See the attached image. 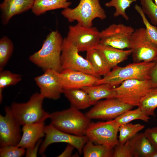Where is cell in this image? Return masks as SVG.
I'll list each match as a JSON object with an SVG mask.
<instances>
[{"mask_svg": "<svg viewBox=\"0 0 157 157\" xmlns=\"http://www.w3.org/2000/svg\"><path fill=\"white\" fill-rule=\"evenodd\" d=\"M63 39L58 30L51 31L44 40L41 48L31 55L29 60L44 71L51 69L60 72Z\"/></svg>", "mask_w": 157, "mask_h": 157, "instance_id": "6da1fadb", "label": "cell"}, {"mask_svg": "<svg viewBox=\"0 0 157 157\" xmlns=\"http://www.w3.org/2000/svg\"><path fill=\"white\" fill-rule=\"evenodd\" d=\"M49 118L53 127L63 132L76 135H85L91 119L79 110L70 107L50 114Z\"/></svg>", "mask_w": 157, "mask_h": 157, "instance_id": "7a4b0ae2", "label": "cell"}, {"mask_svg": "<svg viewBox=\"0 0 157 157\" xmlns=\"http://www.w3.org/2000/svg\"><path fill=\"white\" fill-rule=\"evenodd\" d=\"M154 64V62H133L123 67L116 66L95 85L108 83L115 87L128 79H150V72Z\"/></svg>", "mask_w": 157, "mask_h": 157, "instance_id": "3957f363", "label": "cell"}, {"mask_svg": "<svg viewBox=\"0 0 157 157\" xmlns=\"http://www.w3.org/2000/svg\"><path fill=\"white\" fill-rule=\"evenodd\" d=\"M45 98L40 93L36 92L25 103L14 102L10 107L15 118L20 125L44 122L49 118L50 114L42 107Z\"/></svg>", "mask_w": 157, "mask_h": 157, "instance_id": "277c9868", "label": "cell"}, {"mask_svg": "<svg viewBox=\"0 0 157 157\" xmlns=\"http://www.w3.org/2000/svg\"><path fill=\"white\" fill-rule=\"evenodd\" d=\"M61 14L69 22L76 21L77 23L88 27L92 26L94 19L104 20L107 17L99 0H80L76 7L64 9Z\"/></svg>", "mask_w": 157, "mask_h": 157, "instance_id": "5b68a950", "label": "cell"}, {"mask_svg": "<svg viewBox=\"0 0 157 157\" xmlns=\"http://www.w3.org/2000/svg\"><path fill=\"white\" fill-rule=\"evenodd\" d=\"M119 128L114 119L106 122H91L85 135L94 144L113 149L119 143L117 138Z\"/></svg>", "mask_w": 157, "mask_h": 157, "instance_id": "8992f818", "label": "cell"}, {"mask_svg": "<svg viewBox=\"0 0 157 157\" xmlns=\"http://www.w3.org/2000/svg\"><path fill=\"white\" fill-rule=\"evenodd\" d=\"M65 38L79 52L87 51L96 49L100 44V32L93 26L88 27L77 23L69 26Z\"/></svg>", "mask_w": 157, "mask_h": 157, "instance_id": "52a82bcc", "label": "cell"}, {"mask_svg": "<svg viewBox=\"0 0 157 157\" xmlns=\"http://www.w3.org/2000/svg\"><path fill=\"white\" fill-rule=\"evenodd\" d=\"M152 88L150 79L127 80L115 87V98L127 104L138 106L141 99Z\"/></svg>", "mask_w": 157, "mask_h": 157, "instance_id": "ba28073f", "label": "cell"}, {"mask_svg": "<svg viewBox=\"0 0 157 157\" xmlns=\"http://www.w3.org/2000/svg\"><path fill=\"white\" fill-rule=\"evenodd\" d=\"M130 49L134 62H153L157 54V47L148 38L145 28L135 30L131 39Z\"/></svg>", "mask_w": 157, "mask_h": 157, "instance_id": "9c48e42d", "label": "cell"}, {"mask_svg": "<svg viewBox=\"0 0 157 157\" xmlns=\"http://www.w3.org/2000/svg\"><path fill=\"white\" fill-rule=\"evenodd\" d=\"M79 52L77 48L65 38L63 39L60 58L62 70L72 69L91 74L101 78L88 60L80 55Z\"/></svg>", "mask_w": 157, "mask_h": 157, "instance_id": "30bf717a", "label": "cell"}, {"mask_svg": "<svg viewBox=\"0 0 157 157\" xmlns=\"http://www.w3.org/2000/svg\"><path fill=\"white\" fill-rule=\"evenodd\" d=\"M135 29L122 24H113L100 32V44L120 49H130Z\"/></svg>", "mask_w": 157, "mask_h": 157, "instance_id": "8fae6325", "label": "cell"}, {"mask_svg": "<svg viewBox=\"0 0 157 157\" xmlns=\"http://www.w3.org/2000/svg\"><path fill=\"white\" fill-rule=\"evenodd\" d=\"M134 107L116 98L106 99L98 101L85 115L91 119L110 120Z\"/></svg>", "mask_w": 157, "mask_h": 157, "instance_id": "7c38bea8", "label": "cell"}, {"mask_svg": "<svg viewBox=\"0 0 157 157\" xmlns=\"http://www.w3.org/2000/svg\"><path fill=\"white\" fill-rule=\"evenodd\" d=\"M44 131L45 138L39 150L40 154L44 152L49 145L58 142L66 143L72 145L81 154L83 148L88 140L85 135L77 136L63 132L56 129L50 124L45 126Z\"/></svg>", "mask_w": 157, "mask_h": 157, "instance_id": "4fadbf2b", "label": "cell"}, {"mask_svg": "<svg viewBox=\"0 0 157 157\" xmlns=\"http://www.w3.org/2000/svg\"><path fill=\"white\" fill-rule=\"evenodd\" d=\"M5 114L0 115V147L17 146L21 138V126L14 117L10 107H5Z\"/></svg>", "mask_w": 157, "mask_h": 157, "instance_id": "5bb4252c", "label": "cell"}, {"mask_svg": "<svg viewBox=\"0 0 157 157\" xmlns=\"http://www.w3.org/2000/svg\"><path fill=\"white\" fill-rule=\"evenodd\" d=\"M34 80L39 88L40 93L44 98L54 100L59 99L63 90L60 72L51 69L44 71Z\"/></svg>", "mask_w": 157, "mask_h": 157, "instance_id": "9a60e30c", "label": "cell"}, {"mask_svg": "<svg viewBox=\"0 0 157 157\" xmlns=\"http://www.w3.org/2000/svg\"><path fill=\"white\" fill-rule=\"evenodd\" d=\"M60 74L63 90L92 86L100 79L91 74L69 69L62 70Z\"/></svg>", "mask_w": 157, "mask_h": 157, "instance_id": "2e32d148", "label": "cell"}, {"mask_svg": "<svg viewBox=\"0 0 157 157\" xmlns=\"http://www.w3.org/2000/svg\"><path fill=\"white\" fill-rule=\"evenodd\" d=\"M34 0H4L0 5L1 19L3 25L7 24L14 16L30 9Z\"/></svg>", "mask_w": 157, "mask_h": 157, "instance_id": "e0dca14e", "label": "cell"}, {"mask_svg": "<svg viewBox=\"0 0 157 157\" xmlns=\"http://www.w3.org/2000/svg\"><path fill=\"white\" fill-rule=\"evenodd\" d=\"M44 122L25 125L22 129L23 134L17 147L24 149L34 147L39 140L45 136Z\"/></svg>", "mask_w": 157, "mask_h": 157, "instance_id": "ac0fdd59", "label": "cell"}, {"mask_svg": "<svg viewBox=\"0 0 157 157\" xmlns=\"http://www.w3.org/2000/svg\"><path fill=\"white\" fill-rule=\"evenodd\" d=\"M96 49L102 54L111 69L127 59L132 53L131 49H120L100 44Z\"/></svg>", "mask_w": 157, "mask_h": 157, "instance_id": "d6986e66", "label": "cell"}, {"mask_svg": "<svg viewBox=\"0 0 157 157\" xmlns=\"http://www.w3.org/2000/svg\"><path fill=\"white\" fill-rule=\"evenodd\" d=\"M88 94L92 105L99 100L115 98V87L108 83H104L82 88Z\"/></svg>", "mask_w": 157, "mask_h": 157, "instance_id": "ffe728a7", "label": "cell"}, {"mask_svg": "<svg viewBox=\"0 0 157 157\" xmlns=\"http://www.w3.org/2000/svg\"><path fill=\"white\" fill-rule=\"evenodd\" d=\"M63 93L69 101L71 107L80 110L92 105L88 94L82 88L64 89Z\"/></svg>", "mask_w": 157, "mask_h": 157, "instance_id": "44dd1931", "label": "cell"}, {"mask_svg": "<svg viewBox=\"0 0 157 157\" xmlns=\"http://www.w3.org/2000/svg\"><path fill=\"white\" fill-rule=\"evenodd\" d=\"M132 145L135 157H150L155 150L144 133H138L130 139Z\"/></svg>", "mask_w": 157, "mask_h": 157, "instance_id": "7402d4cb", "label": "cell"}, {"mask_svg": "<svg viewBox=\"0 0 157 157\" xmlns=\"http://www.w3.org/2000/svg\"><path fill=\"white\" fill-rule=\"evenodd\" d=\"M69 0H34L31 9L36 16H40L47 12L69 7L71 4Z\"/></svg>", "mask_w": 157, "mask_h": 157, "instance_id": "603a6c76", "label": "cell"}, {"mask_svg": "<svg viewBox=\"0 0 157 157\" xmlns=\"http://www.w3.org/2000/svg\"><path fill=\"white\" fill-rule=\"evenodd\" d=\"M86 52V58L99 76H104L110 71L111 68L97 49H92Z\"/></svg>", "mask_w": 157, "mask_h": 157, "instance_id": "cb8c5ba5", "label": "cell"}, {"mask_svg": "<svg viewBox=\"0 0 157 157\" xmlns=\"http://www.w3.org/2000/svg\"><path fill=\"white\" fill-rule=\"evenodd\" d=\"M138 107L146 115L155 117L157 108V87L151 88L140 100Z\"/></svg>", "mask_w": 157, "mask_h": 157, "instance_id": "d4e9b609", "label": "cell"}, {"mask_svg": "<svg viewBox=\"0 0 157 157\" xmlns=\"http://www.w3.org/2000/svg\"><path fill=\"white\" fill-rule=\"evenodd\" d=\"M84 157H113V149L103 145L94 144L88 140L82 150Z\"/></svg>", "mask_w": 157, "mask_h": 157, "instance_id": "484cf974", "label": "cell"}, {"mask_svg": "<svg viewBox=\"0 0 157 157\" xmlns=\"http://www.w3.org/2000/svg\"><path fill=\"white\" fill-rule=\"evenodd\" d=\"M150 119L149 116L145 115L140 108L138 107L134 110L126 111L114 119L117 126L119 127L135 120H140L147 122Z\"/></svg>", "mask_w": 157, "mask_h": 157, "instance_id": "4316f807", "label": "cell"}, {"mask_svg": "<svg viewBox=\"0 0 157 157\" xmlns=\"http://www.w3.org/2000/svg\"><path fill=\"white\" fill-rule=\"evenodd\" d=\"M145 126L140 124H133L130 123L119 127V143L123 144L134 137L140 131L143 129Z\"/></svg>", "mask_w": 157, "mask_h": 157, "instance_id": "83f0119b", "label": "cell"}, {"mask_svg": "<svg viewBox=\"0 0 157 157\" xmlns=\"http://www.w3.org/2000/svg\"><path fill=\"white\" fill-rule=\"evenodd\" d=\"M14 46L12 41L7 36L0 40V71L3 70L13 53Z\"/></svg>", "mask_w": 157, "mask_h": 157, "instance_id": "f1b7e54d", "label": "cell"}, {"mask_svg": "<svg viewBox=\"0 0 157 157\" xmlns=\"http://www.w3.org/2000/svg\"><path fill=\"white\" fill-rule=\"evenodd\" d=\"M21 75L12 73L8 70L0 71V102L2 100V91L7 87L15 85L22 79Z\"/></svg>", "mask_w": 157, "mask_h": 157, "instance_id": "f546056e", "label": "cell"}, {"mask_svg": "<svg viewBox=\"0 0 157 157\" xmlns=\"http://www.w3.org/2000/svg\"><path fill=\"white\" fill-rule=\"evenodd\" d=\"M138 0H110L105 4V6L107 7H114L115 10L113 14L115 17L122 16L125 20L129 19L128 16L126 14V9L130 7L131 4Z\"/></svg>", "mask_w": 157, "mask_h": 157, "instance_id": "4dcf8cb0", "label": "cell"}, {"mask_svg": "<svg viewBox=\"0 0 157 157\" xmlns=\"http://www.w3.org/2000/svg\"><path fill=\"white\" fill-rule=\"evenodd\" d=\"M135 10L140 14L145 25L147 35L151 42L157 47V28L151 24L146 18L145 14L142 8L138 5H135L134 7Z\"/></svg>", "mask_w": 157, "mask_h": 157, "instance_id": "1f68e13d", "label": "cell"}, {"mask_svg": "<svg viewBox=\"0 0 157 157\" xmlns=\"http://www.w3.org/2000/svg\"><path fill=\"white\" fill-rule=\"evenodd\" d=\"M144 13L149 18L153 25H157V6L153 0H140Z\"/></svg>", "mask_w": 157, "mask_h": 157, "instance_id": "d6a6232c", "label": "cell"}, {"mask_svg": "<svg viewBox=\"0 0 157 157\" xmlns=\"http://www.w3.org/2000/svg\"><path fill=\"white\" fill-rule=\"evenodd\" d=\"M113 157H134L133 148L130 140L123 144L119 143L115 147Z\"/></svg>", "mask_w": 157, "mask_h": 157, "instance_id": "836d02e7", "label": "cell"}, {"mask_svg": "<svg viewBox=\"0 0 157 157\" xmlns=\"http://www.w3.org/2000/svg\"><path fill=\"white\" fill-rule=\"evenodd\" d=\"M26 153L25 149L17 146L9 145L1 147L0 157H21Z\"/></svg>", "mask_w": 157, "mask_h": 157, "instance_id": "e575fe53", "label": "cell"}, {"mask_svg": "<svg viewBox=\"0 0 157 157\" xmlns=\"http://www.w3.org/2000/svg\"><path fill=\"white\" fill-rule=\"evenodd\" d=\"M155 150H157V126L147 129L144 132Z\"/></svg>", "mask_w": 157, "mask_h": 157, "instance_id": "d590c367", "label": "cell"}, {"mask_svg": "<svg viewBox=\"0 0 157 157\" xmlns=\"http://www.w3.org/2000/svg\"><path fill=\"white\" fill-rule=\"evenodd\" d=\"M153 62L154 64L150 74L152 88L157 87V54Z\"/></svg>", "mask_w": 157, "mask_h": 157, "instance_id": "8d00e7d4", "label": "cell"}, {"mask_svg": "<svg viewBox=\"0 0 157 157\" xmlns=\"http://www.w3.org/2000/svg\"><path fill=\"white\" fill-rule=\"evenodd\" d=\"M40 143V140H39L38 141L34 147L32 148L27 149L26 153V156L37 157L38 148Z\"/></svg>", "mask_w": 157, "mask_h": 157, "instance_id": "74e56055", "label": "cell"}, {"mask_svg": "<svg viewBox=\"0 0 157 157\" xmlns=\"http://www.w3.org/2000/svg\"><path fill=\"white\" fill-rule=\"evenodd\" d=\"M64 151L58 157H70L72 156L73 151L75 147L72 145L67 144Z\"/></svg>", "mask_w": 157, "mask_h": 157, "instance_id": "f35d334b", "label": "cell"}, {"mask_svg": "<svg viewBox=\"0 0 157 157\" xmlns=\"http://www.w3.org/2000/svg\"><path fill=\"white\" fill-rule=\"evenodd\" d=\"M150 157H157V150H155L151 155Z\"/></svg>", "mask_w": 157, "mask_h": 157, "instance_id": "ab89813d", "label": "cell"}, {"mask_svg": "<svg viewBox=\"0 0 157 157\" xmlns=\"http://www.w3.org/2000/svg\"><path fill=\"white\" fill-rule=\"evenodd\" d=\"M155 1V3L157 6V0H154Z\"/></svg>", "mask_w": 157, "mask_h": 157, "instance_id": "60d3db41", "label": "cell"}]
</instances>
